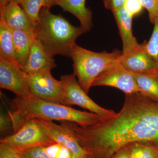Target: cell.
<instances>
[{
	"mask_svg": "<svg viewBox=\"0 0 158 158\" xmlns=\"http://www.w3.org/2000/svg\"><path fill=\"white\" fill-rule=\"evenodd\" d=\"M61 124L73 133L90 158H110L133 142L158 146V101L141 92L125 94L121 110L113 116L91 125Z\"/></svg>",
	"mask_w": 158,
	"mask_h": 158,
	"instance_id": "obj_1",
	"label": "cell"
},
{
	"mask_svg": "<svg viewBox=\"0 0 158 158\" xmlns=\"http://www.w3.org/2000/svg\"><path fill=\"white\" fill-rule=\"evenodd\" d=\"M13 112L9 113L13 133L17 132L27 122L32 119L68 121L81 126H88L104 118L93 113L83 112L52 102L44 100L34 95L16 96L11 102Z\"/></svg>",
	"mask_w": 158,
	"mask_h": 158,
	"instance_id": "obj_2",
	"label": "cell"
},
{
	"mask_svg": "<svg viewBox=\"0 0 158 158\" xmlns=\"http://www.w3.org/2000/svg\"><path fill=\"white\" fill-rule=\"evenodd\" d=\"M86 32L81 26L75 27L63 16L44 8L34 27L35 37L53 56L60 55L70 57L76 40Z\"/></svg>",
	"mask_w": 158,
	"mask_h": 158,
	"instance_id": "obj_3",
	"label": "cell"
},
{
	"mask_svg": "<svg viewBox=\"0 0 158 158\" xmlns=\"http://www.w3.org/2000/svg\"><path fill=\"white\" fill-rule=\"evenodd\" d=\"M122 52L117 49L112 52H96L78 45L73 46L70 58L73 61V73L81 87L88 94L96 78L118 60Z\"/></svg>",
	"mask_w": 158,
	"mask_h": 158,
	"instance_id": "obj_4",
	"label": "cell"
},
{
	"mask_svg": "<svg viewBox=\"0 0 158 158\" xmlns=\"http://www.w3.org/2000/svg\"><path fill=\"white\" fill-rule=\"evenodd\" d=\"M0 142L11 145L20 151L56 143L46 135L37 119L29 120L16 132L1 138Z\"/></svg>",
	"mask_w": 158,
	"mask_h": 158,
	"instance_id": "obj_5",
	"label": "cell"
},
{
	"mask_svg": "<svg viewBox=\"0 0 158 158\" xmlns=\"http://www.w3.org/2000/svg\"><path fill=\"white\" fill-rule=\"evenodd\" d=\"M51 69L27 74L31 94L44 100L65 105V93L62 81L54 78Z\"/></svg>",
	"mask_w": 158,
	"mask_h": 158,
	"instance_id": "obj_6",
	"label": "cell"
},
{
	"mask_svg": "<svg viewBox=\"0 0 158 158\" xmlns=\"http://www.w3.org/2000/svg\"><path fill=\"white\" fill-rule=\"evenodd\" d=\"M65 93V105H76L95 113L102 118H107L116 114L112 110L102 107L94 102L83 90L74 73L62 76L61 77Z\"/></svg>",
	"mask_w": 158,
	"mask_h": 158,
	"instance_id": "obj_7",
	"label": "cell"
},
{
	"mask_svg": "<svg viewBox=\"0 0 158 158\" xmlns=\"http://www.w3.org/2000/svg\"><path fill=\"white\" fill-rule=\"evenodd\" d=\"M117 88L125 94L140 92V89L129 71L117 60L98 76L92 84Z\"/></svg>",
	"mask_w": 158,
	"mask_h": 158,
	"instance_id": "obj_8",
	"label": "cell"
},
{
	"mask_svg": "<svg viewBox=\"0 0 158 158\" xmlns=\"http://www.w3.org/2000/svg\"><path fill=\"white\" fill-rule=\"evenodd\" d=\"M0 87L19 97L31 95L27 74L22 69L0 58Z\"/></svg>",
	"mask_w": 158,
	"mask_h": 158,
	"instance_id": "obj_9",
	"label": "cell"
},
{
	"mask_svg": "<svg viewBox=\"0 0 158 158\" xmlns=\"http://www.w3.org/2000/svg\"><path fill=\"white\" fill-rule=\"evenodd\" d=\"M37 119L46 135L52 141L69 150L73 158H80L84 155L88 154L79 144L73 133L67 128L52 121Z\"/></svg>",
	"mask_w": 158,
	"mask_h": 158,
	"instance_id": "obj_10",
	"label": "cell"
},
{
	"mask_svg": "<svg viewBox=\"0 0 158 158\" xmlns=\"http://www.w3.org/2000/svg\"><path fill=\"white\" fill-rule=\"evenodd\" d=\"M145 43L129 52L122 53L118 58L121 65L131 72L146 74L158 72V64L147 52Z\"/></svg>",
	"mask_w": 158,
	"mask_h": 158,
	"instance_id": "obj_11",
	"label": "cell"
},
{
	"mask_svg": "<svg viewBox=\"0 0 158 158\" xmlns=\"http://www.w3.org/2000/svg\"><path fill=\"white\" fill-rule=\"evenodd\" d=\"M54 57L41 42L36 38L23 70L29 75L34 74L46 69L52 70L57 66Z\"/></svg>",
	"mask_w": 158,
	"mask_h": 158,
	"instance_id": "obj_12",
	"label": "cell"
},
{
	"mask_svg": "<svg viewBox=\"0 0 158 158\" xmlns=\"http://www.w3.org/2000/svg\"><path fill=\"white\" fill-rule=\"evenodd\" d=\"M0 17L2 18L11 30L34 31V23L18 1H12L8 4L4 11L0 12Z\"/></svg>",
	"mask_w": 158,
	"mask_h": 158,
	"instance_id": "obj_13",
	"label": "cell"
},
{
	"mask_svg": "<svg viewBox=\"0 0 158 158\" xmlns=\"http://www.w3.org/2000/svg\"><path fill=\"white\" fill-rule=\"evenodd\" d=\"M123 43L122 53L135 49L140 45L132 32L133 17L124 7L113 12Z\"/></svg>",
	"mask_w": 158,
	"mask_h": 158,
	"instance_id": "obj_14",
	"label": "cell"
},
{
	"mask_svg": "<svg viewBox=\"0 0 158 158\" xmlns=\"http://www.w3.org/2000/svg\"><path fill=\"white\" fill-rule=\"evenodd\" d=\"M15 54L18 64L23 69L31 52V47L36 39L34 31L11 30Z\"/></svg>",
	"mask_w": 158,
	"mask_h": 158,
	"instance_id": "obj_15",
	"label": "cell"
},
{
	"mask_svg": "<svg viewBox=\"0 0 158 158\" xmlns=\"http://www.w3.org/2000/svg\"><path fill=\"white\" fill-rule=\"evenodd\" d=\"M85 2L86 0H56V6L74 15L87 32L93 27L92 12L86 7Z\"/></svg>",
	"mask_w": 158,
	"mask_h": 158,
	"instance_id": "obj_16",
	"label": "cell"
},
{
	"mask_svg": "<svg viewBox=\"0 0 158 158\" xmlns=\"http://www.w3.org/2000/svg\"><path fill=\"white\" fill-rule=\"evenodd\" d=\"M0 58L20 67L15 58L11 29L2 17H0Z\"/></svg>",
	"mask_w": 158,
	"mask_h": 158,
	"instance_id": "obj_17",
	"label": "cell"
},
{
	"mask_svg": "<svg viewBox=\"0 0 158 158\" xmlns=\"http://www.w3.org/2000/svg\"><path fill=\"white\" fill-rule=\"evenodd\" d=\"M130 72L140 89V92L158 101V72L146 74Z\"/></svg>",
	"mask_w": 158,
	"mask_h": 158,
	"instance_id": "obj_18",
	"label": "cell"
},
{
	"mask_svg": "<svg viewBox=\"0 0 158 158\" xmlns=\"http://www.w3.org/2000/svg\"><path fill=\"white\" fill-rule=\"evenodd\" d=\"M18 2L34 25L39 19L40 11L41 9H50L53 6H56V0H18Z\"/></svg>",
	"mask_w": 158,
	"mask_h": 158,
	"instance_id": "obj_19",
	"label": "cell"
},
{
	"mask_svg": "<svg viewBox=\"0 0 158 158\" xmlns=\"http://www.w3.org/2000/svg\"><path fill=\"white\" fill-rule=\"evenodd\" d=\"M129 158H158V146L144 143L133 142L126 145Z\"/></svg>",
	"mask_w": 158,
	"mask_h": 158,
	"instance_id": "obj_20",
	"label": "cell"
},
{
	"mask_svg": "<svg viewBox=\"0 0 158 158\" xmlns=\"http://www.w3.org/2000/svg\"><path fill=\"white\" fill-rule=\"evenodd\" d=\"M152 34L148 42L145 43V48L151 57L158 64V18L154 22Z\"/></svg>",
	"mask_w": 158,
	"mask_h": 158,
	"instance_id": "obj_21",
	"label": "cell"
},
{
	"mask_svg": "<svg viewBox=\"0 0 158 158\" xmlns=\"http://www.w3.org/2000/svg\"><path fill=\"white\" fill-rule=\"evenodd\" d=\"M43 148L52 158H73L69 150L58 143L43 146Z\"/></svg>",
	"mask_w": 158,
	"mask_h": 158,
	"instance_id": "obj_22",
	"label": "cell"
},
{
	"mask_svg": "<svg viewBox=\"0 0 158 158\" xmlns=\"http://www.w3.org/2000/svg\"><path fill=\"white\" fill-rule=\"evenodd\" d=\"M0 158H26L22 152L11 145L0 144Z\"/></svg>",
	"mask_w": 158,
	"mask_h": 158,
	"instance_id": "obj_23",
	"label": "cell"
},
{
	"mask_svg": "<svg viewBox=\"0 0 158 158\" xmlns=\"http://www.w3.org/2000/svg\"><path fill=\"white\" fill-rule=\"evenodd\" d=\"M144 9H146L149 14L151 22L158 18V0H140Z\"/></svg>",
	"mask_w": 158,
	"mask_h": 158,
	"instance_id": "obj_24",
	"label": "cell"
},
{
	"mask_svg": "<svg viewBox=\"0 0 158 158\" xmlns=\"http://www.w3.org/2000/svg\"><path fill=\"white\" fill-rule=\"evenodd\" d=\"M123 7L133 17L140 14L144 8L140 0H126Z\"/></svg>",
	"mask_w": 158,
	"mask_h": 158,
	"instance_id": "obj_25",
	"label": "cell"
},
{
	"mask_svg": "<svg viewBox=\"0 0 158 158\" xmlns=\"http://www.w3.org/2000/svg\"><path fill=\"white\" fill-rule=\"evenodd\" d=\"M21 152L26 158H52L45 152L43 146L32 148Z\"/></svg>",
	"mask_w": 158,
	"mask_h": 158,
	"instance_id": "obj_26",
	"label": "cell"
},
{
	"mask_svg": "<svg viewBox=\"0 0 158 158\" xmlns=\"http://www.w3.org/2000/svg\"><path fill=\"white\" fill-rule=\"evenodd\" d=\"M12 130V122L9 114H2L0 116V133L1 135H6L9 131Z\"/></svg>",
	"mask_w": 158,
	"mask_h": 158,
	"instance_id": "obj_27",
	"label": "cell"
},
{
	"mask_svg": "<svg viewBox=\"0 0 158 158\" xmlns=\"http://www.w3.org/2000/svg\"><path fill=\"white\" fill-rule=\"evenodd\" d=\"M125 1L126 0H103L105 7L112 12L123 7Z\"/></svg>",
	"mask_w": 158,
	"mask_h": 158,
	"instance_id": "obj_28",
	"label": "cell"
},
{
	"mask_svg": "<svg viewBox=\"0 0 158 158\" xmlns=\"http://www.w3.org/2000/svg\"><path fill=\"white\" fill-rule=\"evenodd\" d=\"M110 158H129L127 146L118 150Z\"/></svg>",
	"mask_w": 158,
	"mask_h": 158,
	"instance_id": "obj_29",
	"label": "cell"
},
{
	"mask_svg": "<svg viewBox=\"0 0 158 158\" xmlns=\"http://www.w3.org/2000/svg\"><path fill=\"white\" fill-rule=\"evenodd\" d=\"M13 1L18 0H0V12H3L7 5Z\"/></svg>",
	"mask_w": 158,
	"mask_h": 158,
	"instance_id": "obj_30",
	"label": "cell"
},
{
	"mask_svg": "<svg viewBox=\"0 0 158 158\" xmlns=\"http://www.w3.org/2000/svg\"><path fill=\"white\" fill-rule=\"evenodd\" d=\"M80 158H90V157L88 154H85L82 156Z\"/></svg>",
	"mask_w": 158,
	"mask_h": 158,
	"instance_id": "obj_31",
	"label": "cell"
}]
</instances>
